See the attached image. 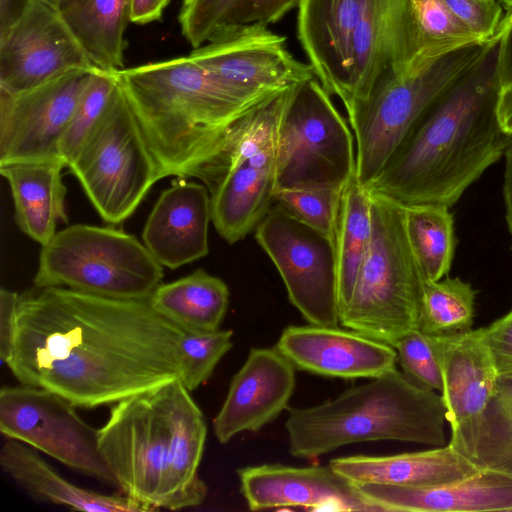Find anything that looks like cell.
<instances>
[{
    "label": "cell",
    "instance_id": "1",
    "mask_svg": "<svg viewBox=\"0 0 512 512\" xmlns=\"http://www.w3.org/2000/svg\"><path fill=\"white\" fill-rule=\"evenodd\" d=\"M182 335L148 300L35 287L20 295L5 365L19 384L95 408L179 379Z\"/></svg>",
    "mask_w": 512,
    "mask_h": 512
},
{
    "label": "cell",
    "instance_id": "2",
    "mask_svg": "<svg viewBox=\"0 0 512 512\" xmlns=\"http://www.w3.org/2000/svg\"><path fill=\"white\" fill-rule=\"evenodd\" d=\"M500 36L415 122L367 191L399 203L451 207L512 147L497 112Z\"/></svg>",
    "mask_w": 512,
    "mask_h": 512
},
{
    "label": "cell",
    "instance_id": "3",
    "mask_svg": "<svg viewBox=\"0 0 512 512\" xmlns=\"http://www.w3.org/2000/svg\"><path fill=\"white\" fill-rule=\"evenodd\" d=\"M97 435L116 486L149 510H181L205 500L198 469L207 425L180 379L113 404Z\"/></svg>",
    "mask_w": 512,
    "mask_h": 512
},
{
    "label": "cell",
    "instance_id": "4",
    "mask_svg": "<svg viewBox=\"0 0 512 512\" xmlns=\"http://www.w3.org/2000/svg\"><path fill=\"white\" fill-rule=\"evenodd\" d=\"M118 76L162 178L198 179L230 125L270 97L227 84L189 56Z\"/></svg>",
    "mask_w": 512,
    "mask_h": 512
},
{
    "label": "cell",
    "instance_id": "5",
    "mask_svg": "<svg viewBox=\"0 0 512 512\" xmlns=\"http://www.w3.org/2000/svg\"><path fill=\"white\" fill-rule=\"evenodd\" d=\"M445 420L441 395L394 368L319 405L289 408L285 428L289 453L310 459L367 441L440 447L445 443Z\"/></svg>",
    "mask_w": 512,
    "mask_h": 512
},
{
    "label": "cell",
    "instance_id": "6",
    "mask_svg": "<svg viewBox=\"0 0 512 512\" xmlns=\"http://www.w3.org/2000/svg\"><path fill=\"white\" fill-rule=\"evenodd\" d=\"M293 88L237 118L198 177L210 193L212 223L228 244L245 238L272 206L279 127Z\"/></svg>",
    "mask_w": 512,
    "mask_h": 512
},
{
    "label": "cell",
    "instance_id": "7",
    "mask_svg": "<svg viewBox=\"0 0 512 512\" xmlns=\"http://www.w3.org/2000/svg\"><path fill=\"white\" fill-rule=\"evenodd\" d=\"M369 195L372 239L340 324L393 346L419 329L423 278L407 237L405 205Z\"/></svg>",
    "mask_w": 512,
    "mask_h": 512
},
{
    "label": "cell",
    "instance_id": "8",
    "mask_svg": "<svg viewBox=\"0 0 512 512\" xmlns=\"http://www.w3.org/2000/svg\"><path fill=\"white\" fill-rule=\"evenodd\" d=\"M163 274V266L133 235L112 227L73 224L41 245L33 282L36 288L148 300Z\"/></svg>",
    "mask_w": 512,
    "mask_h": 512
},
{
    "label": "cell",
    "instance_id": "9",
    "mask_svg": "<svg viewBox=\"0 0 512 512\" xmlns=\"http://www.w3.org/2000/svg\"><path fill=\"white\" fill-rule=\"evenodd\" d=\"M493 40L430 64L390 70L378 80L349 123L356 143V174L364 187L381 171L415 122L482 59Z\"/></svg>",
    "mask_w": 512,
    "mask_h": 512
},
{
    "label": "cell",
    "instance_id": "10",
    "mask_svg": "<svg viewBox=\"0 0 512 512\" xmlns=\"http://www.w3.org/2000/svg\"><path fill=\"white\" fill-rule=\"evenodd\" d=\"M68 168L111 225L130 217L162 179L120 81L104 117Z\"/></svg>",
    "mask_w": 512,
    "mask_h": 512
},
{
    "label": "cell",
    "instance_id": "11",
    "mask_svg": "<svg viewBox=\"0 0 512 512\" xmlns=\"http://www.w3.org/2000/svg\"><path fill=\"white\" fill-rule=\"evenodd\" d=\"M354 133L314 77L294 86L277 146L276 191L343 188L356 172Z\"/></svg>",
    "mask_w": 512,
    "mask_h": 512
},
{
    "label": "cell",
    "instance_id": "12",
    "mask_svg": "<svg viewBox=\"0 0 512 512\" xmlns=\"http://www.w3.org/2000/svg\"><path fill=\"white\" fill-rule=\"evenodd\" d=\"M255 238L304 319L313 325L339 326L335 243L280 203L272 205L256 226Z\"/></svg>",
    "mask_w": 512,
    "mask_h": 512
},
{
    "label": "cell",
    "instance_id": "13",
    "mask_svg": "<svg viewBox=\"0 0 512 512\" xmlns=\"http://www.w3.org/2000/svg\"><path fill=\"white\" fill-rule=\"evenodd\" d=\"M0 431L96 480L116 485L98 446L97 430L64 397L29 385L0 390Z\"/></svg>",
    "mask_w": 512,
    "mask_h": 512
},
{
    "label": "cell",
    "instance_id": "14",
    "mask_svg": "<svg viewBox=\"0 0 512 512\" xmlns=\"http://www.w3.org/2000/svg\"><path fill=\"white\" fill-rule=\"evenodd\" d=\"M95 68L73 69L17 94L0 89V164L60 157L59 142Z\"/></svg>",
    "mask_w": 512,
    "mask_h": 512
},
{
    "label": "cell",
    "instance_id": "15",
    "mask_svg": "<svg viewBox=\"0 0 512 512\" xmlns=\"http://www.w3.org/2000/svg\"><path fill=\"white\" fill-rule=\"evenodd\" d=\"M188 56L227 84L260 96H271L316 77L310 64L290 54L286 38L263 24L232 30Z\"/></svg>",
    "mask_w": 512,
    "mask_h": 512
},
{
    "label": "cell",
    "instance_id": "16",
    "mask_svg": "<svg viewBox=\"0 0 512 512\" xmlns=\"http://www.w3.org/2000/svg\"><path fill=\"white\" fill-rule=\"evenodd\" d=\"M55 5L32 0L0 37V89L17 94L77 68H94Z\"/></svg>",
    "mask_w": 512,
    "mask_h": 512
},
{
    "label": "cell",
    "instance_id": "17",
    "mask_svg": "<svg viewBox=\"0 0 512 512\" xmlns=\"http://www.w3.org/2000/svg\"><path fill=\"white\" fill-rule=\"evenodd\" d=\"M438 338L441 397L451 428L448 444L473 461L480 424L498 373L480 329Z\"/></svg>",
    "mask_w": 512,
    "mask_h": 512
},
{
    "label": "cell",
    "instance_id": "18",
    "mask_svg": "<svg viewBox=\"0 0 512 512\" xmlns=\"http://www.w3.org/2000/svg\"><path fill=\"white\" fill-rule=\"evenodd\" d=\"M240 492L251 511L305 507L312 510L381 512L361 489L330 465L282 464L237 470Z\"/></svg>",
    "mask_w": 512,
    "mask_h": 512
},
{
    "label": "cell",
    "instance_id": "19",
    "mask_svg": "<svg viewBox=\"0 0 512 512\" xmlns=\"http://www.w3.org/2000/svg\"><path fill=\"white\" fill-rule=\"evenodd\" d=\"M275 348L296 369L347 380L379 377L397 362L393 346L339 326L290 325Z\"/></svg>",
    "mask_w": 512,
    "mask_h": 512
},
{
    "label": "cell",
    "instance_id": "20",
    "mask_svg": "<svg viewBox=\"0 0 512 512\" xmlns=\"http://www.w3.org/2000/svg\"><path fill=\"white\" fill-rule=\"evenodd\" d=\"M295 369L275 347L251 349L214 418L218 442L226 444L241 432H256L274 421L293 395Z\"/></svg>",
    "mask_w": 512,
    "mask_h": 512
},
{
    "label": "cell",
    "instance_id": "21",
    "mask_svg": "<svg viewBox=\"0 0 512 512\" xmlns=\"http://www.w3.org/2000/svg\"><path fill=\"white\" fill-rule=\"evenodd\" d=\"M414 30L408 0H369L355 30L349 123L378 80L390 70L408 66L415 57Z\"/></svg>",
    "mask_w": 512,
    "mask_h": 512
},
{
    "label": "cell",
    "instance_id": "22",
    "mask_svg": "<svg viewBox=\"0 0 512 512\" xmlns=\"http://www.w3.org/2000/svg\"><path fill=\"white\" fill-rule=\"evenodd\" d=\"M369 0H300L297 31L316 78L347 106L355 30Z\"/></svg>",
    "mask_w": 512,
    "mask_h": 512
},
{
    "label": "cell",
    "instance_id": "23",
    "mask_svg": "<svg viewBox=\"0 0 512 512\" xmlns=\"http://www.w3.org/2000/svg\"><path fill=\"white\" fill-rule=\"evenodd\" d=\"M210 222L208 188L178 178L159 195L144 225L142 238L155 259L163 267L174 270L208 254Z\"/></svg>",
    "mask_w": 512,
    "mask_h": 512
},
{
    "label": "cell",
    "instance_id": "24",
    "mask_svg": "<svg viewBox=\"0 0 512 512\" xmlns=\"http://www.w3.org/2000/svg\"><path fill=\"white\" fill-rule=\"evenodd\" d=\"M357 486L381 512L512 511V475L489 468L435 486Z\"/></svg>",
    "mask_w": 512,
    "mask_h": 512
},
{
    "label": "cell",
    "instance_id": "25",
    "mask_svg": "<svg viewBox=\"0 0 512 512\" xmlns=\"http://www.w3.org/2000/svg\"><path fill=\"white\" fill-rule=\"evenodd\" d=\"M329 465L356 485L427 487L462 480L482 468L449 444L418 452L387 456L354 455Z\"/></svg>",
    "mask_w": 512,
    "mask_h": 512
},
{
    "label": "cell",
    "instance_id": "26",
    "mask_svg": "<svg viewBox=\"0 0 512 512\" xmlns=\"http://www.w3.org/2000/svg\"><path fill=\"white\" fill-rule=\"evenodd\" d=\"M64 167L66 163L60 157L0 164V173L10 186L15 221L40 245L54 237L59 224L67 222Z\"/></svg>",
    "mask_w": 512,
    "mask_h": 512
},
{
    "label": "cell",
    "instance_id": "27",
    "mask_svg": "<svg viewBox=\"0 0 512 512\" xmlns=\"http://www.w3.org/2000/svg\"><path fill=\"white\" fill-rule=\"evenodd\" d=\"M4 473L34 499L88 512H137L149 509L125 495H103L63 478L37 452L8 439L0 450Z\"/></svg>",
    "mask_w": 512,
    "mask_h": 512
},
{
    "label": "cell",
    "instance_id": "28",
    "mask_svg": "<svg viewBox=\"0 0 512 512\" xmlns=\"http://www.w3.org/2000/svg\"><path fill=\"white\" fill-rule=\"evenodd\" d=\"M55 6L94 66L123 69L128 0H57Z\"/></svg>",
    "mask_w": 512,
    "mask_h": 512
},
{
    "label": "cell",
    "instance_id": "29",
    "mask_svg": "<svg viewBox=\"0 0 512 512\" xmlns=\"http://www.w3.org/2000/svg\"><path fill=\"white\" fill-rule=\"evenodd\" d=\"M148 302L184 331H215L226 315L229 289L220 278L197 269L178 280L161 283Z\"/></svg>",
    "mask_w": 512,
    "mask_h": 512
},
{
    "label": "cell",
    "instance_id": "30",
    "mask_svg": "<svg viewBox=\"0 0 512 512\" xmlns=\"http://www.w3.org/2000/svg\"><path fill=\"white\" fill-rule=\"evenodd\" d=\"M300 0H184L179 14L181 31L198 48L237 28L279 21Z\"/></svg>",
    "mask_w": 512,
    "mask_h": 512
},
{
    "label": "cell",
    "instance_id": "31",
    "mask_svg": "<svg viewBox=\"0 0 512 512\" xmlns=\"http://www.w3.org/2000/svg\"><path fill=\"white\" fill-rule=\"evenodd\" d=\"M371 239L370 195L354 172L342 190L335 238L340 315L351 299Z\"/></svg>",
    "mask_w": 512,
    "mask_h": 512
},
{
    "label": "cell",
    "instance_id": "32",
    "mask_svg": "<svg viewBox=\"0 0 512 512\" xmlns=\"http://www.w3.org/2000/svg\"><path fill=\"white\" fill-rule=\"evenodd\" d=\"M448 206H405L407 237L423 280L438 281L451 268L455 252L454 219Z\"/></svg>",
    "mask_w": 512,
    "mask_h": 512
},
{
    "label": "cell",
    "instance_id": "33",
    "mask_svg": "<svg viewBox=\"0 0 512 512\" xmlns=\"http://www.w3.org/2000/svg\"><path fill=\"white\" fill-rule=\"evenodd\" d=\"M414 30L415 57L426 65L463 48L485 43L465 27L443 0H408Z\"/></svg>",
    "mask_w": 512,
    "mask_h": 512
},
{
    "label": "cell",
    "instance_id": "34",
    "mask_svg": "<svg viewBox=\"0 0 512 512\" xmlns=\"http://www.w3.org/2000/svg\"><path fill=\"white\" fill-rule=\"evenodd\" d=\"M477 291L460 278L423 280L419 330L448 337L472 329Z\"/></svg>",
    "mask_w": 512,
    "mask_h": 512
},
{
    "label": "cell",
    "instance_id": "35",
    "mask_svg": "<svg viewBox=\"0 0 512 512\" xmlns=\"http://www.w3.org/2000/svg\"><path fill=\"white\" fill-rule=\"evenodd\" d=\"M473 462L512 475V373L497 378L484 412Z\"/></svg>",
    "mask_w": 512,
    "mask_h": 512
},
{
    "label": "cell",
    "instance_id": "36",
    "mask_svg": "<svg viewBox=\"0 0 512 512\" xmlns=\"http://www.w3.org/2000/svg\"><path fill=\"white\" fill-rule=\"evenodd\" d=\"M118 87V70L95 68L59 142V155L67 167L104 117Z\"/></svg>",
    "mask_w": 512,
    "mask_h": 512
},
{
    "label": "cell",
    "instance_id": "37",
    "mask_svg": "<svg viewBox=\"0 0 512 512\" xmlns=\"http://www.w3.org/2000/svg\"><path fill=\"white\" fill-rule=\"evenodd\" d=\"M232 330L184 331L180 342V381L190 391L206 382L233 346Z\"/></svg>",
    "mask_w": 512,
    "mask_h": 512
},
{
    "label": "cell",
    "instance_id": "38",
    "mask_svg": "<svg viewBox=\"0 0 512 512\" xmlns=\"http://www.w3.org/2000/svg\"><path fill=\"white\" fill-rule=\"evenodd\" d=\"M343 188L319 186L283 189L275 192L274 201L335 243Z\"/></svg>",
    "mask_w": 512,
    "mask_h": 512
},
{
    "label": "cell",
    "instance_id": "39",
    "mask_svg": "<svg viewBox=\"0 0 512 512\" xmlns=\"http://www.w3.org/2000/svg\"><path fill=\"white\" fill-rule=\"evenodd\" d=\"M403 373L421 387L442 391L443 378L439 338L419 329L399 338L393 345Z\"/></svg>",
    "mask_w": 512,
    "mask_h": 512
},
{
    "label": "cell",
    "instance_id": "40",
    "mask_svg": "<svg viewBox=\"0 0 512 512\" xmlns=\"http://www.w3.org/2000/svg\"><path fill=\"white\" fill-rule=\"evenodd\" d=\"M454 16L484 41L500 35L506 10L497 0H443Z\"/></svg>",
    "mask_w": 512,
    "mask_h": 512
},
{
    "label": "cell",
    "instance_id": "41",
    "mask_svg": "<svg viewBox=\"0 0 512 512\" xmlns=\"http://www.w3.org/2000/svg\"><path fill=\"white\" fill-rule=\"evenodd\" d=\"M481 337L492 356L498 376L512 373V310L488 327Z\"/></svg>",
    "mask_w": 512,
    "mask_h": 512
},
{
    "label": "cell",
    "instance_id": "42",
    "mask_svg": "<svg viewBox=\"0 0 512 512\" xmlns=\"http://www.w3.org/2000/svg\"><path fill=\"white\" fill-rule=\"evenodd\" d=\"M20 295L14 291L0 289V358L7 361L13 341L15 317Z\"/></svg>",
    "mask_w": 512,
    "mask_h": 512
},
{
    "label": "cell",
    "instance_id": "43",
    "mask_svg": "<svg viewBox=\"0 0 512 512\" xmlns=\"http://www.w3.org/2000/svg\"><path fill=\"white\" fill-rule=\"evenodd\" d=\"M170 0H128L129 20L147 24L159 20Z\"/></svg>",
    "mask_w": 512,
    "mask_h": 512
},
{
    "label": "cell",
    "instance_id": "44",
    "mask_svg": "<svg viewBox=\"0 0 512 512\" xmlns=\"http://www.w3.org/2000/svg\"><path fill=\"white\" fill-rule=\"evenodd\" d=\"M499 82L500 88L512 84V23L500 34Z\"/></svg>",
    "mask_w": 512,
    "mask_h": 512
},
{
    "label": "cell",
    "instance_id": "45",
    "mask_svg": "<svg viewBox=\"0 0 512 512\" xmlns=\"http://www.w3.org/2000/svg\"><path fill=\"white\" fill-rule=\"evenodd\" d=\"M32 0H0V37L25 13Z\"/></svg>",
    "mask_w": 512,
    "mask_h": 512
},
{
    "label": "cell",
    "instance_id": "46",
    "mask_svg": "<svg viewBox=\"0 0 512 512\" xmlns=\"http://www.w3.org/2000/svg\"><path fill=\"white\" fill-rule=\"evenodd\" d=\"M496 112L502 128L512 134V84L500 88Z\"/></svg>",
    "mask_w": 512,
    "mask_h": 512
},
{
    "label": "cell",
    "instance_id": "47",
    "mask_svg": "<svg viewBox=\"0 0 512 512\" xmlns=\"http://www.w3.org/2000/svg\"><path fill=\"white\" fill-rule=\"evenodd\" d=\"M506 10L504 23L512 16V0H497ZM503 23V24H504ZM503 27V26H502Z\"/></svg>",
    "mask_w": 512,
    "mask_h": 512
},
{
    "label": "cell",
    "instance_id": "48",
    "mask_svg": "<svg viewBox=\"0 0 512 512\" xmlns=\"http://www.w3.org/2000/svg\"><path fill=\"white\" fill-rule=\"evenodd\" d=\"M512 23V16L503 24L501 32Z\"/></svg>",
    "mask_w": 512,
    "mask_h": 512
},
{
    "label": "cell",
    "instance_id": "49",
    "mask_svg": "<svg viewBox=\"0 0 512 512\" xmlns=\"http://www.w3.org/2000/svg\"><path fill=\"white\" fill-rule=\"evenodd\" d=\"M45 1H47V2H49L51 4H53V5H56V2H57V0H45Z\"/></svg>",
    "mask_w": 512,
    "mask_h": 512
},
{
    "label": "cell",
    "instance_id": "50",
    "mask_svg": "<svg viewBox=\"0 0 512 512\" xmlns=\"http://www.w3.org/2000/svg\"><path fill=\"white\" fill-rule=\"evenodd\" d=\"M510 234H511V236H512V232H511Z\"/></svg>",
    "mask_w": 512,
    "mask_h": 512
}]
</instances>
